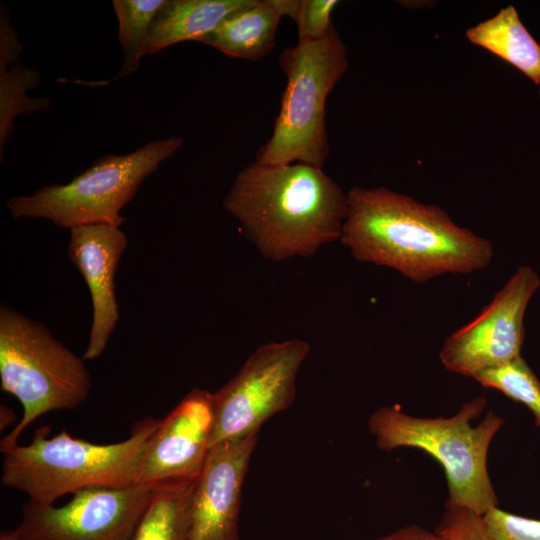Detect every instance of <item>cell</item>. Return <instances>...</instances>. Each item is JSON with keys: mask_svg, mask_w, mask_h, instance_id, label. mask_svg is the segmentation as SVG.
<instances>
[{"mask_svg": "<svg viewBox=\"0 0 540 540\" xmlns=\"http://www.w3.org/2000/svg\"><path fill=\"white\" fill-rule=\"evenodd\" d=\"M340 241L361 262L394 269L418 283L469 274L492 260V243L457 225L441 207L386 187H353Z\"/></svg>", "mask_w": 540, "mask_h": 540, "instance_id": "cell-1", "label": "cell"}, {"mask_svg": "<svg viewBox=\"0 0 540 540\" xmlns=\"http://www.w3.org/2000/svg\"><path fill=\"white\" fill-rule=\"evenodd\" d=\"M347 194L323 168L254 161L236 176L224 209L267 259L310 257L340 240Z\"/></svg>", "mask_w": 540, "mask_h": 540, "instance_id": "cell-2", "label": "cell"}, {"mask_svg": "<svg viewBox=\"0 0 540 540\" xmlns=\"http://www.w3.org/2000/svg\"><path fill=\"white\" fill-rule=\"evenodd\" d=\"M161 419L145 417L130 436L113 444H94L67 431L48 437L49 426L36 429L29 445L1 450V481L28 495L37 506L93 487L122 488L138 483L148 444Z\"/></svg>", "mask_w": 540, "mask_h": 540, "instance_id": "cell-3", "label": "cell"}, {"mask_svg": "<svg viewBox=\"0 0 540 540\" xmlns=\"http://www.w3.org/2000/svg\"><path fill=\"white\" fill-rule=\"evenodd\" d=\"M485 406L486 399L477 397L455 415L438 418L413 417L399 405L383 406L370 416L368 429L381 450L416 448L434 457L446 475L447 500L483 516L498 506L487 457L490 443L504 423L489 411L472 426Z\"/></svg>", "mask_w": 540, "mask_h": 540, "instance_id": "cell-4", "label": "cell"}, {"mask_svg": "<svg viewBox=\"0 0 540 540\" xmlns=\"http://www.w3.org/2000/svg\"><path fill=\"white\" fill-rule=\"evenodd\" d=\"M278 62L287 83L272 135L255 161L323 168L330 152L326 100L349 66L346 46L333 25L322 38L283 50Z\"/></svg>", "mask_w": 540, "mask_h": 540, "instance_id": "cell-5", "label": "cell"}, {"mask_svg": "<svg viewBox=\"0 0 540 540\" xmlns=\"http://www.w3.org/2000/svg\"><path fill=\"white\" fill-rule=\"evenodd\" d=\"M0 379L1 389L23 407L20 422L1 439L0 450L18 444L24 429L41 415L78 407L92 387L83 359L45 324L5 304L0 306Z\"/></svg>", "mask_w": 540, "mask_h": 540, "instance_id": "cell-6", "label": "cell"}, {"mask_svg": "<svg viewBox=\"0 0 540 540\" xmlns=\"http://www.w3.org/2000/svg\"><path fill=\"white\" fill-rule=\"evenodd\" d=\"M184 142L179 136L153 140L124 155L99 157L67 184H51L31 195L7 201L17 218H44L59 228L86 225L120 227L126 218L122 208L135 196L142 182Z\"/></svg>", "mask_w": 540, "mask_h": 540, "instance_id": "cell-7", "label": "cell"}, {"mask_svg": "<svg viewBox=\"0 0 540 540\" xmlns=\"http://www.w3.org/2000/svg\"><path fill=\"white\" fill-rule=\"evenodd\" d=\"M310 352L301 339L270 342L250 354L238 372L212 393L214 424L210 448L259 434L296 398V380Z\"/></svg>", "mask_w": 540, "mask_h": 540, "instance_id": "cell-8", "label": "cell"}, {"mask_svg": "<svg viewBox=\"0 0 540 540\" xmlns=\"http://www.w3.org/2000/svg\"><path fill=\"white\" fill-rule=\"evenodd\" d=\"M159 486L93 487L60 507L28 501L13 530L27 540H132Z\"/></svg>", "mask_w": 540, "mask_h": 540, "instance_id": "cell-9", "label": "cell"}, {"mask_svg": "<svg viewBox=\"0 0 540 540\" xmlns=\"http://www.w3.org/2000/svg\"><path fill=\"white\" fill-rule=\"evenodd\" d=\"M539 287L537 272L519 267L475 319L446 339L439 353L443 366L475 378L520 357L524 315Z\"/></svg>", "mask_w": 540, "mask_h": 540, "instance_id": "cell-10", "label": "cell"}, {"mask_svg": "<svg viewBox=\"0 0 540 540\" xmlns=\"http://www.w3.org/2000/svg\"><path fill=\"white\" fill-rule=\"evenodd\" d=\"M214 424L212 393L193 388L150 439L138 483L162 486L195 481L209 450Z\"/></svg>", "mask_w": 540, "mask_h": 540, "instance_id": "cell-11", "label": "cell"}, {"mask_svg": "<svg viewBox=\"0 0 540 540\" xmlns=\"http://www.w3.org/2000/svg\"><path fill=\"white\" fill-rule=\"evenodd\" d=\"M258 437L210 448L191 495L189 540H241L242 490Z\"/></svg>", "mask_w": 540, "mask_h": 540, "instance_id": "cell-12", "label": "cell"}, {"mask_svg": "<svg viewBox=\"0 0 540 540\" xmlns=\"http://www.w3.org/2000/svg\"><path fill=\"white\" fill-rule=\"evenodd\" d=\"M128 244L119 227L86 225L70 229L68 256L86 282L92 301V325L84 360L105 350L119 319L114 278Z\"/></svg>", "mask_w": 540, "mask_h": 540, "instance_id": "cell-13", "label": "cell"}, {"mask_svg": "<svg viewBox=\"0 0 540 540\" xmlns=\"http://www.w3.org/2000/svg\"><path fill=\"white\" fill-rule=\"evenodd\" d=\"M22 43L14 28L8 10L1 6L0 12V150L14 133V120L21 114H32L46 110L50 98H32L27 91L40 84V72L28 68L20 60Z\"/></svg>", "mask_w": 540, "mask_h": 540, "instance_id": "cell-14", "label": "cell"}, {"mask_svg": "<svg viewBox=\"0 0 540 540\" xmlns=\"http://www.w3.org/2000/svg\"><path fill=\"white\" fill-rule=\"evenodd\" d=\"M252 0H166L157 13L144 56L184 41H200Z\"/></svg>", "mask_w": 540, "mask_h": 540, "instance_id": "cell-15", "label": "cell"}, {"mask_svg": "<svg viewBox=\"0 0 540 540\" xmlns=\"http://www.w3.org/2000/svg\"><path fill=\"white\" fill-rule=\"evenodd\" d=\"M280 20L268 0H252L199 42L233 58L258 61L274 47Z\"/></svg>", "mask_w": 540, "mask_h": 540, "instance_id": "cell-16", "label": "cell"}, {"mask_svg": "<svg viewBox=\"0 0 540 540\" xmlns=\"http://www.w3.org/2000/svg\"><path fill=\"white\" fill-rule=\"evenodd\" d=\"M467 39L510 63L535 84H540V44L521 22L514 6L466 31Z\"/></svg>", "mask_w": 540, "mask_h": 540, "instance_id": "cell-17", "label": "cell"}, {"mask_svg": "<svg viewBox=\"0 0 540 540\" xmlns=\"http://www.w3.org/2000/svg\"><path fill=\"white\" fill-rule=\"evenodd\" d=\"M195 481L159 486L132 540H189Z\"/></svg>", "mask_w": 540, "mask_h": 540, "instance_id": "cell-18", "label": "cell"}, {"mask_svg": "<svg viewBox=\"0 0 540 540\" xmlns=\"http://www.w3.org/2000/svg\"><path fill=\"white\" fill-rule=\"evenodd\" d=\"M166 0H113L123 63L117 74L127 77L140 67L151 25Z\"/></svg>", "mask_w": 540, "mask_h": 540, "instance_id": "cell-19", "label": "cell"}, {"mask_svg": "<svg viewBox=\"0 0 540 540\" xmlns=\"http://www.w3.org/2000/svg\"><path fill=\"white\" fill-rule=\"evenodd\" d=\"M486 388L500 391L524 404L540 428V380L520 356L504 365L486 370L474 378Z\"/></svg>", "mask_w": 540, "mask_h": 540, "instance_id": "cell-20", "label": "cell"}, {"mask_svg": "<svg viewBox=\"0 0 540 540\" xmlns=\"http://www.w3.org/2000/svg\"><path fill=\"white\" fill-rule=\"evenodd\" d=\"M435 533L444 540H495L483 516L448 500Z\"/></svg>", "mask_w": 540, "mask_h": 540, "instance_id": "cell-21", "label": "cell"}, {"mask_svg": "<svg viewBox=\"0 0 540 540\" xmlns=\"http://www.w3.org/2000/svg\"><path fill=\"white\" fill-rule=\"evenodd\" d=\"M495 540H540V520L518 516L497 507L483 515Z\"/></svg>", "mask_w": 540, "mask_h": 540, "instance_id": "cell-22", "label": "cell"}, {"mask_svg": "<svg viewBox=\"0 0 540 540\" xmlns=\"http://www.w3.org/2000/svg\"><path fill=\"white\" fill-rule=\"evenodd\" d=\"M339 4L337 0H301L297 19L299 40L322 38L333 26L331 15Z\"/></svg>", "mask_w": 540, "mask_h": 540, "instance_id": "cell-23", "label": "cell"}, {"mask_svg": "<svg viewBox=\"0 0 540 540\" xmlns=\"http://www.w3.org/2000/svg\"><path fill=\"white\" fill-rule=\"evenodd\" d=\"M376 540H444L438 534L431 533L426 529L417 526L409 525L397 529L396 531L381 536Z\"/></svg>", "mask_w": 540, "mask_h": 540, "instance_id": "cell-24", "label": "cell"}, {"mask_svg": "<svg viewBox=\"0 0 540 540\" xmlns=\"http://www.w3.org/2000/svg\"><path fill=\"white\" fill-rule=\"evenodd\" d=\"M268 2L281 18L287 16L294 21L297 19L301 0H268Z\"/></svg>", "mask_w": 540, "mask_h": 540, "instance_id": "cell-25", "label": "cell"}, {"mask_svg": "<svg viewBox=\"0 0 540 540\" xmlns=\"http://www.w3.org/2000/svg\"><path fill=\"white\" fill-rule=\"evenodd\" d=\"M1 410V420H0V425H1V430H3V428L11 425V423L15 420V415H14V412L8 408L7 406H1L0 408Z\"/></svg>", "mask_w": 540, "mask_h": 540, "instance_id": "cell-26", "label": "cell"}, {"mask_svg": "<svg viewBox=\"0 0 540 540\" xmlns=\"http://www.w3.org/2000/svg\"><path fill=\"white\" fill-rule=\"evenodd\" d=\"M0 540H27L15 535L11 530L4 531L0 535Z\"/></svg>", "mask_w": 540, "mask_h": 540, "instance_id": "cell-27", "label": "cell"}, {"mask_svg": "<svg viewBox=\"0 0 540 540\" xmlns=\"http://www.w3.org/2000/svg\"><path fill=\"white\" fill-rule=\"evenodd\" d=\"M538 94H539V98H540V89H539V93H538Z\"/></svg>", "mask_w": 540, "mask_h": 540, "instance_id": "cell-28", "label": "cell"}]
</instances>
